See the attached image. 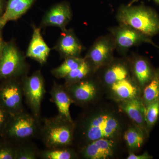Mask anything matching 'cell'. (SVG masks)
I'll use <instances>...</instances> for the list:
<instances>
[{
    "instance_id": "cell-22",
    "label": "cell",
    "mask_w": 159,
    "mask_h": 159,
    "mask_svg": "<svg viewBox=\"0 0 159 159\" xmlns=\"http://www.w3.org/2000/svg\"><path fill=\"white\" fill-rule=\"evenodd\" d=\"M128 71L125 65L121 63L111 66L104 74L103 79L106 83L111 85L115 83L127 78Z\"/></svg>"
},
{
    "instance_id": "cell-7",
    "label": "cell",
    "mask_w": 159,
    "mask_h": 159,
    "mask_svg": "<svg viewBox=\"0 0 159 159\" xmlns=\"http://www.w3.org/2000/svg\"><path fill=\"white\" fill-rule=\"evenodd\" d=\"M3 80L0 85V105L11 116L24 111L21 79Z\"/></svg>"
},
{
    "instance_id": "cell-13",
    "label": "cell",
    "mask_w": 159,
    "mask_h": 159,
    "mask_svg": "<svg viewBox=\"0 0 159 159\" xmlns=\"http://www.w3.org/2000/svg\"><path fill=\"white\" fill-rule=\"evenodd\" d=\"M54 48L65 58L79 57L83 49L82 45L74 31L66 29L62 30Z\"/></svg>"
},
{
    "instance_id": "cell-11",
    "label": "cell",
    "mask_w": 159,
    "mask_h": 159,
    "mask_svg": "<svg viewBox=\"0 0 159 159\" xmlns=\"http://www.w3.org/2000/svg\"><path fill=\"white\" fill-rule=\"evenodd\" d=\"M72 16V11L67 2L57 3L46 12L42 21V26L58 27L62 31L66 29Z\"/></svg>"
},
{
    "instance_id": "cell-8",
    "label": "cell",
    "mask_w": 159,
    "mask_h": 159,
    "mask_svg": "<svg viewBox=\"0 0 159 159\" xmlns=\"http://www.w3.org/2000/svg\"><path fill=\"white\" fill-rule=\"evenodd\" d=\"M110 31L116 48L119 51H125L133 46L143 43L151 44L157 47L151 37L129 26L120 25L118 27L112 28Z\"/></svg>"
},
{
    "instance_id": "cell-18",
    "label": "cell",
    "mask_w": 159,
    "mask_h": 159,
    "mask_svg": "<svg viewBox=\"0 0 159 159\" xmlns=\"http://www.w3.org/2000/svg\"><path fill=\"white\" fill-rule=\"evenodd\" d=\"M133 72L137 81L142 88L153 78L155 71L149 62L144 57H139L134 61L133 66Z\"/></svg>"
},
{
    "instance_id": "cell-1",
    "label": "cell",
    "mask_w": 159,
    "mask_h": 159,
    "mask_svg": "<svg viewBox=\"0 0 159 159\" xmlns=\"http://www.w3.org/2000/svg\"><path fill=\"white\" fill-rule=\"evenodd\" d=\"M120 130V121L115 114L107 111L93 112L84 115L75 124L74 138L84 146L97 139H113Z\"/></svg>"
},
{
    "instance_id": "cell-17",
    "label": "cell",
    "mask_w": 159,
    "mask_h": 159,
    "mask_svg": "<svg viewBox=\"0 0 159 159\" xmlns=\"http://www.w3.org/2000/svg\"><path fill=\"white\" fill-rule=\"evenodd\" d=\"M121 108L142 129H146L145 119V107L142 100L138 97L123 100Z\"/></svg>"
},
{
    "instance_id": "cell-19",
    "label": "cell",
    "mask_w": 159,
    "mask_h": 159,
    "mask_svg": "<svg viewBox=\"0 0 159 159\" xmlns=\"http://www.w3.org/2000/svg\"><path fill=\"white\" fill-rule=\"evenodd\" d=\"M111 87L115 96L122 100H127L137 97V87L127 78L115 83Z\"/></svg>"
},
{
    "instance_id": "cell-10",
    "label": "cell",
    "mask_w": 159,
    "mask_h": 159,
    "mask_svg": "<svg viewBox=\"0 0 159 159\" xmlns=\"http://www.w3.org/2000/svg\"><path fill=\"white\" fill-rule=\"evenodd\" d=\"M65 87L73 102L78 105H87L93 101L97 96L96 84L93 80L87 78Z\"/></svg>"
},
{
    "instance_id": "cell-34",
    "label": "cell",
    "mask_w": 159,
    "mask_h": 159,
    "mask_svg": "<svg viewBox=\"0 0 159 159\" xmlns=\"http://www.w3.org/2000/svg\"><path fill=\"white\" fill-rule=\"evenodd\" d=\"M154 2L157 3L158 5H159V0H153Z\"/></svg>"
},
{
    "instance_id": "cell-16",
    "label": "cell",
    "mask_w": 159,
    "mask_h": 159,
    "mask_svg": "<svg viewBox=\"0 0 159 159\" xmlns=\"http://www.w3.org/2000/svg\"><path fill=\"white\" fill-rule=\"evenodd\" d=\"M36 0H8L6 10L0 18V28L2 29L10 21L16 20L31 8Z\"/></svg>"
},
{
    "instance_id": "cell-2",
    "label": "cell",
    "mask_w": 159,
    "mask_h": 159,
    "mask_svg": "<svg viewBox=\"0 0 159 159\" xmlns=\"http://www.w3.org/2000/svg\"><path fill=\"white\" fill-rule=\"evenodd\" d=\"M117 20L151 37L159 33V16L150 7L122 5L118 9Z\"/></svg>"
},
{
    "instance_id": "cell-12",
    "label": "cell",
    "mask_w": 159,
    "mask_h": 159,
    "mask_svg": "<svg viewBox=\"0 0 159 159\" xmlns=\"http://www.w3.org/2000/svg\"><path fill=\"white\" fill-rule=\"evenodd\" d=\"M115 148L113 139H101L83 146L80 153L84 159H106L113 155Z\"/></svg>"
},
{
    "instance_id": "cell-15",
    "label": "cell",
    "mask_w": 159,
    "mask_h": 159,
    "mask_svg": "<svg viewBox=\"0 0 159 159\" xmlns=\"http://www.w3.org/2000/svg\"><path fill=\"white\" fill-rule=\"evenodd\" d=\"M51 99L57 107L59 116L70 122H73L70 107L74 103L64 85L54 83L50 91Z\"/></svg>"
},
{
    "instance_id": "cell-3",
    "label": "cell",
    "mask_w": 159,
    "mask_h": 159,
    "mask_svg": "<svg viewBox=\"0 0 159 159\" xmlns=\"http://www.w3.org/2000/svg\"><path fill=\"white\" fill-rule=\"evenodd\" d=\"M75 124L57 116L41 120L39 138L46 148L69 147L74 139Z\"/></svg>"
},
{
    "instance_id": "cell-25",
    "label": "cell",
    "mask_w": 159,
    "mask_h": 159,
    "mask_svg": "<svg viewBox=\"0 0 159 159\" xmlns=\"http://www.w3.org/2000/svg\"><path fill=\"white\" fill-rule=\"evenodd\" d=\"M40 151L31 141L16 145L15 159H36L39 158Z\"/></svg>"
},
{
    "instance_id": "cell-30",
    "label": "cell",
    "mask_w": 159,
    "mask_h": 159,
    "mask_svg": "<svg viewBox=\"0 0 159 159\" xmlns=\"http://www.w3.org/2000/svg\"><path fill=\"white\" fill-rule=\"evenodd\" d=\"M152 158V157L147 152L142 154L141 155L134 154L133 153H130L127 157V159H150Z\"/></svg>"
},
{
    "instance_id": "cell-5",
    "label": "cell",
    "mask_w": 159,
    "mask_h": 159,
    "mask_svg": "<svg viewBox=\"0 0 159 159\" xmlns=\"http://www.w3.org/2000/svg\"><path fill=\"white\" fill-rule=\"evenodd\" d=\"M27 68L25 57L16 45L6 42L0 57V80L25 77Z\"/></svg>"
},
{
    "instance_id": "cell-28",
    "label": "cell",
    "mask_w": 159,
    "mask_h": 159,
    "mask_svg": "<svg viewBox=\"0 0 159 159\" xmlns=\"http://www.w3.org/2000/svg\"><path fill=\"white\" fill-rule=\"evenodd\" d=\"M16 145L6 141L0 144V159H15Z\"/></svg>"
},
{
    "instance_id": "cell-31",
    "label": "cell",
    "mask_w": 159,
    "mask_h": 159,
    "mask_svg": "<svg viewBox=\"0 0 159 159\" xmlns=\"http://www.w3.org/2000/svg\"><path fill=\"white\" fill-rule=\"evenodd\" d=\"M6 0H0V18L4 14L6 10Z\"/></svg>"
},
{
    "instance_id": "cell-26",
    "label": "cell",
    "mask_w": 159,
    "mask_h": 159,
    "mask_svg": "<svg viewBox=\"0 0 159 159\" xmlns=\"http://www.w3.org/2000/svg\"><path fill=\"white\" fill-rule=\"evenodd\" d=\"M124 136L125 142L130 149H138L144 142V134L142 129L130 127L125 132Z\"/></svg>"
},
{
    "instance_id": "cell-6",
    "label": "cell",
    "mask_w": 159,
    "mask_h": 159,
    "mask_svg": "<svg viewBox=\"0 0 159 159\" xmlns=\"http://www.w3.org/2000/svg\"><path fill=\"white\" fill-rule=\"evenodd\" d=\"M24 97L32 115L40 119L41 106L46 93L44 80L40 70L21 78Z\"/></svg>"
},
{
    "instance_id": "cell-20",
    "label": "cell",
    "mask_w": 159,
    "mask_h": 159,
    "mask_svg": "<svg viewBox=\"0 0 159 159\" xmlns=\"http://www.w3.org/2000/svg\"><path fill=\"white\" fill-rule=\"evenodd\" d=\"M84 60V58L79 57L66 58L61 65L51 70V74L57 79L64 78L69 73L78 67Z\"/></svg>"
},
{
    "instance_id": "cell-32",
    "label": "cell",
    "mask_w": 159,
    "mask_h": 159,
    "mask_svg": "<svg viewBox=\"0 0 159 159\" xmlns=\"http://www.w3.org/2000/svg\"><path fill=\"white\" fill-rule=\"evenodd\" d=\"M5 43L6 42L3 40L2 37V35H0V57H1V55H2Z\"/></svg>"
},
{
    "instance_id": "cell-21",
    "label": "cell",
    "mask_w": 159,
    "mask_h": 159,
    "mask_svg": "<svg viewBox=\"0 0 159 159\" xmlns=\"http://www.w3.org/2000/svg\"><path fill=\"white\" fill-rule=\"evenodd\" d=\"M159 99V69L155 71L153 78L143 91V101L145 107Z\"/></svg>"
},
{
    "instance_id": "cell-27",
    "label": "cell",
    "mask_w": 159,
    "mask_h": 159,
    "mask_svg": "<svg viewBox=\"0 0 159 159\" xmlns=\"http://www.w3.org/2000/svg\"><path fill=\"white\" fill-rule=\"evenodd\" d=\"M159 116V99L145 107V119L146 128H152Z\"/></svg>"
},
{
    "instance_id": "cell-23",
    "label": "cell",
    "mask_w": 159,
    "mask_h": 159,
    "mask_svg": "<svg viewBox=\"0 0 159 159\" xmlns=\"http://www.w3.org/2000/svg\"><path fill=\"white\" fill-rule=\"evenodd\" d=\"M76 157L75 152L69 147L46 148L39 152V158L42 159H72Z\"/></svg>"
},
{
    "instance_id": "cell-14",
    "label": "cell",
    "mask_w": 159,
    "mask_h": 159,
    "mask_svg": "<svg viewBox=\"0 0 159 159\" xmlns=\"http://www.w3.org/2000/svg\"><path fill=\"white\" fill-rule=\"evenodd\" d=\"M33 29L26 56L43 65L47 62L51 50L43 39L40 29L34 26Z\"/></svg>"
},
{
    "instance_id": "cell-4",
    "label": "cell",
    "mask_w": 159,
    "mask_h": 159,
    "mask_svg": "<svg viewBox=\"0 0 159 159\" xmlns=\"http://www.w3.org/2000/svg\"><path fill=\"white\" fill-rule=\"evenodd\" d=\"M41 119L25 111L11 116L2 136L17 145L39 137Z\"/></svg>"
},
{
    "instance_id": "cell-33",
    "label": "cell",
    "mask_w": 159,
    "mask_h": 159,
    "mask_svg": "<svg viewBox=\"0 0 159 159\" xmlns=\"http://www.w3.org/2000/svg\"><path fill=\"white\" fill-rule=\"evenodd\" d=\"M139 1V0H131L127 5H128V6H131V5H133L134 3L136 2Z\"/></svg>"
},
{
    "instance_id": "cell-35",
    "label": "cell",
    "mask_w": 159,
    "mask_h": 159,
    "mask_svg": "<svg viewBox=\"0 0 159 159\" xmlns=\"http://www.w3.org/2000/svg\"><path fill=\"white\" fill-rule=\"evenodd\" d=\"M2 29H1V28H0V35H2Z\"/></svg>"
},
{
    "instance_id": "cell-24",
    "label": "cell",
    "mask_w": 159,
    "mask_h": 159,
    "mask_svg": "<svg viewBox=\"0 0 159 159\" xmlns=\"http://www.w3.org/2000/svg\"><path fill=\"white\" fill-rule=\"evenodd\" d=\"M92 70V68L89 63L84 58V60L78 67L69 73L64 78L65 80L64 85L66 86L71 85L85 79Z\"/></svg>"
},
{
    "instance_id": "cell-29",
    "label": "cell",
    "mask_w": 159,
    "mask_h": 159,
    "mask_svg": "<svg viewBox=\"0 0 159 159\" xmlns=\"http://www.w3.org/2000/svg\"><path fill=\"white\" fill-rule=\"evenodd\" d=\"M11 115L0 105V135L2 136Z\"/></svg>"
},
{
    "instance_id": "cell-9",
    "label": "cell",
    "mask_w": 159,
    "mask_h": 159,
    "mask_svg": "<svg viewBox=\"0 0 159 159\" xmlns=\"http://www.w3.org/2000/svg\"><path fill=\"white\" fill-rule=\"evenodd\" d=\"M116 48L112 36H102L94 43L85 59L94 70L99 69L110 59Z\"/></svg>"
}]
</instances>
